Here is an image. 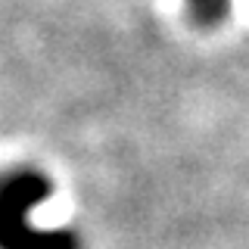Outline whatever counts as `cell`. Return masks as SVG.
I'll list each match as a JSON object with an SVG mask.
<instances>
[{"instance_id":"obj_2","label":"cell","mask_w":249,"mask_h":249,"mask_svg":"<svg viewBox=\"0 0 249 249\" xmlns=\"http://www.w3.org/2000/svg\"><path fill=\"white\" fill-rule=\"evenodd\" d=\"M231 10V0H190V13L199 25H215Z\"/></svg>"},{"instance_id":"obj_1","label":"cell","mask_w":249,"mask_h":249,"mask_svg":"<svg viewBox=\"0 0 249 249\" xmlns=\"http://www.w3.org/2000/svg\"><path fill=\"white\" fill-rule=\"evenodd\" d=\"M50 193L37 168H16L0 178V249H81L72 231L31 228V209Z\"/></svg>"}]
</instances>
